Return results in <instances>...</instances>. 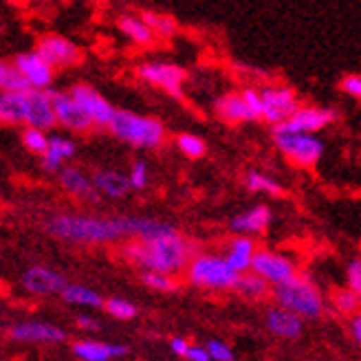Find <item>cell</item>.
<instances>
[{"label":"cell","mask_w":361,"mask_h":361,"mask_svg":"<svg viewBox=\"0 0 361 361\" xmlns=\"http://www.w3.org/2000/svg\"><path fill=\"white\" fill-rule=\"evenodd\" d=\"M139 216H86L60 214L53 216L47 231L64 243L73 245H102L121 238L137 240Z\"/></svg>","instance_id":"obj_1"},{"label":"cell","mask_w":361,"mask_h":361,"mask_svg":"<svg viewBox=\"0 0 361 361\" xmlns=\"http://www.w3.org/2000/svg\"><path fill=\"white\" fill-rule=\"evenodd\" d=\"M190 254H192V245L180 233L159 238L152 243L130 240L123 247V256L133 264L164 276H176L183 269H188V264L192 262Z\"/></svg>","instance_id":"obj_2"},{"label":"cell","mask_w":361,"mask_h":361,"mask_svg":"<svg viewBox=\"0 0 361 361\" xmlns=\"http://www.w3.org/2000/svg\"><path fill=\"white\" fill-rule=\"evenodd\" d=\"M111 133L130 143L135 148H159L166 139V128L164 123L154 117H143L130 111H117L115 119L111 123Z\"/></svg>","instance_id":"obj_3"},{"label":"cell","mask_w":361,"mask_h":361,"mask_svg":"<svg viewBox=\"0 0 361 361\" xmlns=\"http://www.w3.org/2000/svg\"><path fill=\"white\" fill-rule=\"evenodd\" d=\"M274 300L282 309L295 313L302 319H317L324 313V300L319 288L304 276L274 288Z\"/></svg>","instance_id":"obj_4"},{"label":"cell","mask_w":361,"mask_h":361,"mask_svg":"<svg viewBox=\"0 0 361 361\" xmlns=\"http://www.w3.org/2000/svg\"><path fill=\"white\" fill-rule=\"evenodd\" d=\"M188 280L194 286L212 288V291H227V288H236L240 274H236L225 256H214V254H198L192 258V262L185 269Z\"/></svg>","instance_id":"obj_5"},{"label":"cell","mask_w":361,"mask_h":361,"mask_svg":"<svg viewBox=\"0 0 361 361\" xmlns=\"http://www.w3.org/2000/svg\"><path fill=\"white\" fill-rule=\"evenodd\" d=\"M278 150L291 159L298 168H311L324 154V143L315 135H291V133H274Z\"/></svg>","instance_id":"obj_6"},{"label":"cell","mask_w":361,"mask_h":361,"mask_svg":"<svg viewBox=\"0 0 361 361\" xmlns=\"http://www.w3.org/2000/svg\"><path fill=\"white\" fill-rule=\"evenodd\" d=\"M251 271H254L256 276H260L262 280H267L269 284H274V288L298 278V269L293 260H288L286 256L276 254V251H269V249L258 251Z\"/></svg>","instance_id":"obj_7"},{"label":"cell","mask_w":361,"mask_h":361,"mask_svg":"<svg viewBox=\"0 0 361 361\" xmlns=\"http://www.w3.org/2000/svg\"><path fill=\"white\" fill-rule=\"evenodd\" d=\"M260 95H262V119L274 126L284 123L300 111L295 93L286 86L264 88L260 90Z\"/></svg>","instance_id":"obj_8"},{"label":"cell","mask_w":361,"mask_h":361,"mask_svg":"<svg viewBox=\"0 0 361 361\" xmlns=\"http://www.w3.org/2000/svg\"><path fill=\"white\" fill-rule=\"evenodd\" d=\"M335 121V113L329 108L317 106H300V111L286 119L284 123L276 126L274 133H291V135H313L322 128H326L329 123Z\"/></svg>","instance_id":"obj_9"},{"label":"cell","mask_w":361,"mask_h":361,"mask_svg":"<svg viewBox=\"0 0 361 361\" xmlns=\"http://www.w3.org/2000/svg\"><path fill=\"white\" fill-rule=\"evenodd\" d=\"M139 78L143 82H150L159 88H164L166 93H170L172 97H180L183 93V80H185V71L178 68L174 64H166V62H148L139 66Z\"/></svg>","instance_id":"obj_10"},{"label":"cell","mask_w":361,"mask_h":361,"mask_svg":"<svg viewBox=\"0 0 361 361\" xmlns=\"http://www.w3.org/2000/svg\"><path fill=\"white\" fill-rule=\"evenodd\" d=\"M73 99L84 108L86 115L93 119L95 126H102V128H111V123L115 119V108L108 104L95 88H90L86 84H75L73 88L68 90Z\"/></svg>","instance_id":"obj_11"},{"label":"cell","mask_w":361,"mask_h":361,"mask_svg":"<svg viewBox=\"0 0 361 361\" xmlns=\"http://www.w3.org/2000/svg\"><path fill=\"white\" fill-rule=\"evenodd\" d=\"M35 51H38L53 68L73 66L82 60V51L78 49V44L64 38V35H56V33L44 35Z\"/></svg>","instance_id":"obj_12"},{"label":"cell","mask_w":361,"mask_h":361,"mask_svg":"<svg viewBox=\"0 0 361 361\" xmlns=\"http://www.w3.org/2000/svg\"><path fill=\"white\" fill-rule=\"evenodd\" d=\"M9 339L13 341H33V344H62L66 339V333L56 326L51 322H38V319H29V322H18L7 331Z\"/></svg>","instance_id":"obj_13"},{"label":"cell","mask_w":361,"mask_h":361,"mask_svg":"<svg viewBox=\"0 0 361 361\" xmlns=\"http://www.w3.org/2000/svg\"><path fill=\"white\" fill-rule=\"evenodd\" d=\"M23 286L31 295H62L68 286L66 278L49 267H31L23 274Z\"/></svg>","instance_id":"obj_14"},{"label":"cell","mask_w":361,"mask_h":361,"mask_svg":"<svg viewBox=\"0 0 361 361\" xmlns=\"http://www.w3.org/2000/svg\"><path fill=\"white\" fill-rule=\"evenodd\" d=\"M58 123L51 90H29L27 93V128L51 130Z\"/></svg>","instance_id":"obj_15"},{"label":"cell","mask_w":361,"mask_h":361,"mask_svg":"<svg viewBox=\"0 0 361 361\" xmlns=\"http://www.w3.org/2000/svg\"><path fill=\"white\" fill-rule=\"evenodd\" d=\"M13 64L23 71V75L31 84V90H47L53 82V68L38 51L18 53L13 58Z\"/></svg>","instance_id":"obj_16"},{"label":"cell","mask_w":361,"mask_h":361,"mask_svg":"<svg viewBox=\"0 0 361 361\" xmlns=\"http://www.w3.org/2000/svg\"><path fill=\"white\" fill-rule=\"evenodd\" d=\"M53 106H56V117L58 123L68 130L86 133L93 128V119L86 115L84 108L73 99L71 93H53Z\"/></svg>","instance_id":"obj_17"},{"label":"cell","mask_w":361,"mask_h":361,"mask_svg":"<svg viewBox=\"0 0 361 361\" xmlns=\"http://www.w3.org/2000/svg\"><path fill=\"white\" fill-rule=\"evenodd\" d=\"M264 324L267 329L274 333L276 337L282 339H298L304 331V319L298 317L295 313L282 309V306H271L264 315Z\"/></svg>","instance_id":"obj_18"},{"label":"cell","mask_w":361,"mask_h":361,"mask_svg":"<svg viewBox=\"0 0 361 361\" xmlns=\"http://www.w3.org/2000/svg\"><path fill=\"white\" fill-rule=\"evenodd\" d=\"M71 350L82 361H111L128 355V346L106 344V341H97V339H80L71 346Z\"/></svg>","instance_id":"obj_19"},{"label":"cell","mask_w":361,"mask_h":361,"mask_svg":"<svg viewBox=\"0 0 361 361\" xmlns=\"http://www.w3.org/2000/svg\"><path fill=\"white\" fill-rule=\"evenodd\" d=\"M78 146L75 141H71L68 137H62V135H53L51 141H49V150L40 157V166L42 170L47 172H62V164L68 161L71 157L75 154Z\"/></svg>","instance_id":"obj_20"},{"label":"cell","mask_w":361,"mask_h":361,"mask_svg":"<svg viewBox=\"0 0 361 361\" xmlns=\"http://www.w3.org/2000/svg\"><path fill=\"white\" fill-rule=\"evenodd\" d=\"M258 254L256 243L251 240L249 236H236L229 247H227V256L225 260L229 262V267L236 271V274H249L251 267H254V258Z\"/></svg>","instance_id":"obj_21"},{"label":"cell","mask_w":361,"mask_h":361,"mask_svg":"<svg viewBox=\"0 0 361 361\" xmlns=\"http://www.w3.org/2000/svg\"><path fill=\"white\" fill-rule=\"evenodd\" d=\"M271 223V209L267 205H256L238 216L231 219V229L238 233V236H249V233H260L269 227Z\"/></svg>","instance_id":"obj_22"},{"label":"cell","mask_w":361,"mask_h":361,"mask_svg":"<svg viewBox=\"0 0 361 361\" xmlns=\"http://www.w3.org/2000/svg\"><path fill=\"white\" fill-rule=\"evenodd\" d=\"M60 183L62 188L75 198H84V201H93L97 198V190H95V183H93V176H86L82 170L78 168H64L60 172Z\"/></svg>","instance_id":"obj_23"},{"label":"cell","mask_w":361,"mask_h":361,"mask_svg":"<svg viewBox=\"0 0 361 361\" xmlns=\"http://www.w3.org/2000/svg\"><path fill=\"white\" fill-rule=\"evenodd\" d=\"M93 183H95V190L108 198H123L133 190L130 178L117 170H97L93 174Z\"/></svg>","instance_id":"obj_24"},{"label":"cell","mask_w":361,"mask_h":361,"mask_svg":"<svg viewBox=\"0 0 361 361\" xmlns=\"http://www.w3.org/2000/svg\"><path fill=\"white\" fill-rule=\"evenodd\" d=\"M0 121L9 126H27V93L0 95Z\"/></svg>","instance_id":"obj_25"},{"label":"cell","mask_w":361,"mask_h":361,"mask_svg":"<svg viewBox=\"0 0 361 361\" xmlns=\"http://www.w3.org/2000/svg\"><path fill=\"white\" fill-rule=\"evenodd\" d=\"M216 111H219L221 119H225L227 123H240V121L254 119L243 93H229V95L221 97L216 102Z\"/></svg>","instance_id":"obj_26"},{"label":"cell","mask_w":361,"mask_h":361,"mask_svg":"<svg viewBox=\"0 0 361 361\" xmlns=\"http://www.w3.org/2000/svg\"><path fill=\"white\" fill-rule=\"evenodd\" d=\"M117 27L121 29V33L126 35V38L135 44H139V47H150L154 42V33L146 23H143L141 16L123 13V16H119Z\"/></svg>","instance_id":"obj_27"},{"label":"cell","mask_w":361,"mask_h":361,"mask_svg":"<svg viewBox=\"0 0 361 361\" xmlns=\"http://www.w3.org/2000/svg\"><path fill=\"white\" fill-rule=\"evenodd\" d=\"M62 300L66 304H73V306H88V309H99V306L104 309V304H106L95 288L84 286V284H71V282L64 288Z\"/></svg>","instance_id":"obj_28"},{"label":"cell","mask_w":361,"mask_h":361,"mask_svg":"<svg viewBox=\"0 0 361 361\" xmlns=\"http://www.w3.org/2000/svg\"><path fill=\"white\" fill-rule=\"evenodd\" d=\"M0 88H3V93H29L31 84L11 60L0 64Z\"/></svg>","instance_id":"obj_29"},{"label":"cell","mask_w":361,"mask_h":361,"mask_svg":"<svg viewBox=\"0 0 361 361\" xmlns=\"http://www.w3.org/2000/svg\"><path fill=\"white\" fill-rule=\"evenodd\" d=\"M236 291L249 300H262L269 293V282L262 280L260 276H256L254 271H249V274L240 276V280L236 284Z\"/></svg>","instance_id":"obj_30"},{"label":"cell","mask_w":361,"mask_h":361,"mask_svg":"<svg viewBox=\"0 0 361 361\" xmlns=\"http://www.w3.org/2000/svg\"><path fill=\"white\" fill-rule=\"evenodd\" d=\"M143 23H146L154 35H161V38H172L176 33V20L166 13H157V11H143L141 13Z\"/></svg>","instance_id":"obj_31"},{"label":"cell","mask_w":361,"mask_h":361,"mask_svg":"<svg viewBox=\"0 0 361 361\" xmlns=\"http://www.w3.org/2000/svg\"><path fill=\"white\" fill-rule=\"evenodd\" d=\"M333 306L341 315H357L361 311V298L353 291V288H337L333 293Z\"/></svg>","instance_id":"obj_32"},{"label":"cell","mask_w":361,"mask_h":361,"mask_svg":"<svg viewBox=\"0 0 361 361\" xmlns=\"http://www.w3.org/2000/svg\"><path fill=\"white\" fill-rule=\"evenodd\" d=\"M247 190L249 192H258V194H282V188L278 180H274L267 174H260V172H249L247 174Z\"/></svg>","instance_id":"obj_33"},{"label":"cell","mask_w":361,"mask_h":361,"mask_svg":"<svg viewBox=\"0 0 361 361\" xmlns=\"http://www.w3.org/2000/svg\"><path fill=\"white\" fill-rule=\"evenodd\" d=\"M176 148L190 159H201L205 154V141L196 135L180 133V135H176Z\"/></svg>","instance_id":"obj_34"},{"label":"cell","mask_w":361,"mask_h":361,"mask_svg":"<svg viewBox=\"0 0 361 361\" xmlns=\"http://www.w3.org/2000/svg\"><path fill=\"white\" fill-rule=\"evenodd\" d=\"M49 141H51V137H47L44 130H35V128L23 130V146L38 157H42L49 150Z\"/></svg>","instance_id":"obj_35"},{"label":"cell","mask_w":361,"mask_h":361,"mask_svg":"<svg viewBox=\"0 0 361 361\" xmlns=\"http://www.w3.org/2000/svg\"><path fill=\"white\" fill-rule=\"evenodd\" d=\"M104 311L111 317H115V319H133V317H137V306L133 302H128V300H121V298L106 300Z\"/></svg>","instance_id":"obj_36"},{"label":"cell","mask_w":361,"mask_h":361,"mask_svg":"<svg viewBox=\"0 0 361 361\" xmlns=\"http://www.w3.org/2000/svg\"><path fill=\"white\" fill-rule=\"evenodd\" d=\"M141 282L146 284L148 288H152V291H161V293H170L176 288V280L172 276L154 274V271H143Z\"/></svg>","instance_id":"obj_37"},{"label":"cell","mask_w":361,"mask_h":361,"mask_svg":"<svg viewBox=\"0 0 361 361\" xmlns=\"http://www.w3.org/2000/svg\"><path fill=\"white\" fill-rule=\"evenodd\" d=\"M130 185L133 190H146L148 188V166L143 164V161H135L130 166Z\"/></svg>","instance_id":"obj_38"},{"label":"cell","mask_w":361,"mask_h":361,"mask_svg":"<svg viewBox=\"0 0 361 361\" xmlns=\"http://www.w3.org/2000/svg\"><path fill=\"white\" fill-rule=\"evenodd\" d=\"M205 348H207L212 361H233L231 348L225 344V341H221V339H209L207 344H205Z\"/></svg>","instance_id":"obj_39"},{"label":"cell","mask_w":361,"mask_h":361,"mask_svg":"<svg viewBox=\"0 0 361 361\" xmlns=\"http://www.w3.org/2000/svg\"><path fill=\"white\" fill-rule=\"evenodd\" d=\"M243 95H245V102L249 106L251 115H254V119H262V95H260V90L247 88V90H243Z\"/></svg>","instance_id":"obj_40"},{"label":"cell","mask_w":361,"mask_h":361,"mask_svg":"<svg viewBox=\"0 0 361 361\" xmlns=\"http://www.w3.org/2000/svg\"><path fill=\"white\" fill-rule=\"evenodd\" d=\"M346 278H348V288H353V291L361 298V260H353L348 264Z\"/></svg>","instance_id":"obj_41"},{"label":"cell","mask_w":361,"mask_h":361,"mask_svg":"<svg viewBox=\"0 0 361 361\" xmlns=\"http://www.w3.org/2000/svg\"><path fill=\"white\" fill-rule=\"evenodd\" d=\"M341 90L355 99H361V75H346L341 80Z\"/></svg>","instance_id":"obj_42"},{"label":"cell","mask_w":361,"mask_h":361,"mask_svg":"<svg viewBox=\"0 0 361 361\" xmlns=\"http://www.w3.org/2000/svg\"><path fill=\"white\" fill-rule=\"evenodd\" d=\"M190 341L188 339H183V337H172L170 339V350L174 353V355H178V357H188V353H190Z\"/></svg>","instance_id":"obj_43"},{"label":"cell","mask_w":361,"mask_h":361,"mask_svg":"<svg viewBox=\"0 0 361 361\" xmlns=\"http://www.w3.org/2000/svg\"><path fill=\"white\" fill-rule=\"evenodd\" d=\"M75 324H78V329H82V331H97L99 329V322L95 317H90V315H84V313L75 317Z\"/></svg>","instance_id":"obj_44"},{"label":"cell","mask_w":361,"mask_h":361,"mask_svg":"<svg viewBox=\"0 0 361 361\" xmlns=\"http://www.w3.org/2000/svg\"><path fill=\"white\" fill-rule=\"evenodd\" d=\"M185 359L188 361H212V357H209L205 346H192Z\"/></svg>","instance_id":"obj_45"},{"label":"cell","mask_w":361,"mask_h":361,"mask_svg":"<svg viewBox=\"0 0 361 361\" xmlns=\"http://www.w3.org/2000/svg\"><path fill=\"white\" fill-rule=\"evenodd\" d=\"M350 331H353V339H355V344L359 346L361 350V311L353 317V324H350Z\"/></svg>","instance_id":"obj_46"}]
</instances>
